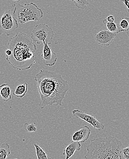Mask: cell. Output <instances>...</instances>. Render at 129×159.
I'll list each match as a JSON object with an SVG mask.
<instances>
[{
    "instance_id": "obj_21",
    "label": "cell",
    "mask_w": 129,
    "mask_h": 159,
    "mask_svg": "<svg viewBox=\"0 0 129 159\" xmlns=\"http://www.w3.org/2000/svg\"><path fill=\"white\" fill-rule=\"evenodd\" d=\"M106 19L109 22H114L115 21V18L112 15H108Z\"/></svg>"
},
{
    "instance_id": "obj_20",
    "label": "cell",
    "mask_w": 129,
    "mask_h": 159,
    "mask_svg": "<svg viewBox=\"0 0 129 159\" xmlns=\"http://www.w3.org/2000/svg\"><path fill=\"white\" fill-rule=\"evenodd\" d=\"M122 155L125 159H129V146L123 149Z\"/></svg>"
},
{
    "instance_id": "obj_24",
    "label": "cell",
    "mask_w": 129,
    "mask_h": 159,
    "mask_svg": "<svg viewBox=\"0 0 129 159\" xmlns=\"http://www.w3.org/2000/svg\"><path fill=\"white\" fill-rule=\"evenodd\" d=\"M127 34L129 38V30L128 31H127Z\"/></svg>"
},
{
    "instance_id": "obj_8",
    "label": "cell",
    "mask_w": 129,
    "mask_h": 159,
    "mask_svg": "<svg viewBox=\"0 0 129 159\" xmlns=\"http://www.w3.org/2000/svg\"><path fill=\"white\" fill-rule=\"evenodd\" d=\"M116 35L117 34L102 30L94 35V39L99 45L108 47L113 43Z\"/></svg>"
},
{
    "instance_id": "obj_15",
    "label": "cell",
    "mask_w": 129,
    "mask_h": 159,
    "mask_svg": "<svg viewBox=\"0 0 129 159\" xmlns=\"http://www.w3.org/2000/svg\"><path fill=\"white\" fill-rule=\"evenodd\" d=\"M10 154V146L8 143H3L0 146V159H7Z\"/></svg>"
},
{
    "instance_id": "obj_7",
    "label": "cell",
    "mask_w": 129,
    "mask_h": 159,
    "mask_svg": "<svg viewBox=\"0 0 129 159\" xmlns=\"http://www.w3.org/2000/svg\"><path fill=\"white\" fill-rule=\"evenodd\" d=\"M72 113L76 118L84 120L99 131L102 130L104 129L105 125L98 121L94 116L85 113L79 109L74 110L72 111Z\"/></svg>"
},
{
    "instance_id": "obj_2",
    "label": "cell",
    "mask_w": 129,
    "mask_h": 159,
    "mask_svg": "<svg viewBox=\"0 0 129 159\" xmlns=\"http://www.w3.org/2000/svg\"><path fill=\"white\" fill-rule=\"evenodd\" d=\"M7 45L12 53L6 57V60L14 69L28 70L36 62L34 53L37 47L28 34L18 33L9 39Z\"/></svg>"
},
{
    "instance_id": "obj_5",
    "label": "cell",
    "mask_w": 129,
    "mask_h": 159,
    "mask_svg": "<svg viewBox=\"0 0 129 159\" xmlns=\"http://www.w3.org/2000/svg\"><path fill=\"white\" fill-rule=\"evenodd\" d=\"M33 41L37 44L46 43L51 45L54 36V33L52 28L45 24L36 25L31 34Z\"/></svg>"
},
{
    "instance_id": "obj_14",
    "label": "cell",
    "mask_w": 129,
    "mask_h": 159,
    "mask_svg": "<svg viewBox=\"0 0 129 159\" xmlns=\"http://www.w3.org/2000/svg\"><path fill=\"white\" fill-rule=\"evenodd\" d=\"M28 89V84L26 82H25L23 84L19 85L17 87L15 91L13 92V95L19 98H23L26 94Z\"/></svg>"
},
{
    "instance_id": "obj_23",
    "label": "cell",
    "mask_w": 129,
    "mask_h": 159,
    "mask_svg": "<svg viewBox=\"0 0 129 159\" xmlns=\"http://www.w3.org/2000/svg\"><path fill=\"white\" fill-rule=\"evenodd\" d=\"M21 0H8L9 2H10L11 4L12 5H15L16 3L18 2H20Z\"/></svg>"
},
{
    "instance_id": "obj_18",
    "label": "cell",
    "mask_w": 129,
    "mask_h": 159,
    "mask_svg": "<svg viewBox=\"0 0 129 159\" xmlns=\"http://www.w3.org/2000/svg\"><path fill=\"white\" fill-rule=\"evenodd\" d=\"M119 25L124 32L128 31L129 30V18H122Z\"/></svg>"
},
{
    "instance_id": "obj_17",
    "label": "cell",
    "mask_w": 129,
    "mask_h": 159,
    "mask_svg": "<svg viewBox=\"0 0 129 159\" xmlns=\"http://www.w3.org/2000/svg\"><path fill=\"white\" fill-rule=\"evenodd\" d=\"M74 3L76 7L81 9H83L89 5L88 0H69Z\"/></svg>"
},
{
    "instance_id": "obj_22",
    "label": "cell",
    "mask_w": 129,
    "mask_h": 159,
    "mask_svg": "<svg viewBox=\"0 0 129 159\" xmlns=\"http://www.w3.org/2000/svg\"><path fill=\"white\" fill-rule=\"evenodd\" d=\"M121 1L126 5V7L127 8L128 11L129 13V0H121Z\"/></svg>"
},
{
    "instance_id": "obj_10",
    "label": "cell",
    "mask_w": 129,
    "mask_h": 159,
    "mask_svg": "<svg viewBox=\"0 0 129 159\" xmlns=\"http://www.w3.org/2000/svg\"><path fill=\"white\" fill-rule=\"evenodd\" d=\"M91 130L88 126H82L73 134L72 140L73 141L78 142L81 143H85L89 138Z\"/></svg>"
},
{
    "instance_id": "obj_13",
    "label": "cell",
    "mask_w": 129,
    "mask_h": 159,
    "mask_svg": "<svg viewBox=\"0 0 129 159\" xmlns=\"http://www.w3.org/2000/svg\"><path fill=\"white\" fill-rule=\"evenodd\" d=\"M103 23L110 32L114 33L117 34L122 32H124L123 29L120 27V25H117L114 22H109L106 20V19H105L103 20Z\"/></svg>"
},
{
    "instance_id": "obj_1",
    "label": "cell",
    "mask_w": 129,
    "mask_h": 159,
    "mask_svg": "<svg viewBox=\"0 0 129 159\" xmlns=\"http://www.w3.org/2000/svg\"><path fill=\"white\" fill-rule=\"evenodd\" d=\"M40 97V109L56 104L61 106L69 90L68 82L61 75L55 72L40 69L35 77Z\"/></svg>"
},
{
    "instance_id": "obj_19",
    "label": "cell",
    "mask_w": 129,
    "mask_h": 159,
    "mask_svg": "<svg viewBox=\"0 0 129 159\" xmlns=\"http://www.w3.org/2000/svg\"><path fill=\"white\" fill-rule=\"evenodd\" d=\"M24 128L26 131L30 133L35 132L37 131V127L33 123H31V124H29L28 123H25L24 124Z\"/></svg>"
},
{
    "instance_id": "obj_6",
    "label": "cell",
    "mask_w": 129,
    "mask_h": 159,
    "mask_svg": "<svg viewBox=\"0 0 129 159\" xmlns=\"http://www.w3.org/2000/svg\"><path fill=\"white\" fill-rule=\"evenodd\" d=\"M19 28V22L10 10H7L0 19V35L10 36Z\"/></svg>"
},
{
    "instance_id": "obj_11",
    "label": "cell",
    "mask_w": 129,
    "mask_h": 159,
    "mask_svg": "<svg viewBox=\"0 0 129 159\" xmlns=\"http://www.w3.org/2000/svg\"><path fill=\"white\" fill-rule=\"evenodd\" d=\"M81 147V143L72 141L63 150L62 155H65V159H69L74 155L76 150L80 151Z\"/></svg>"
},
{
    "instance_id": "obj_4",
    "label": "cell",
    "mask_w": 129,
    "mask_h": 159,
    "mask_svg": "<svg viewBox=\"0 0 129 159\" xmlns=\"http://www.w3.org/2000/svg\"><path fill=\"white\" fill-rule=\"evenodd\" d=\"M12 14L21 25L30 21L38 22L43 17L42 10L33 2L15 5Z\"/></svg>"
},
{
    "instance_id": "obj_9",
    "label": "cell",
    "mask_w": 129,
    "mask_h": 159,
    "mask_svg": "<svg viewBox=\"0 0 129 159\" xmlns=\"http://www.w3.org/2000/svg\"><path fill=\"white\" fill-rule=\"evenodd\" d=\"M43 44L44 47L41 55L43 63L47 66H53L57 61V56L49 46L48 44L46 43H44Z\"/></svg>"
},
{
    "instance_id": "obj_16",
    "label": "cell",
    "mask_w": 129,
    "mask_h": 159,
    "mask_svg": "<svg viewBox=\"0 0 129 159\" xmlns=\"http://www.w3.org/2000/svg\"><path fill=\"white\" fill-rule=\"evenodd\" d=\"M35 147L36 150V156L38 159H48L51 158L48 156L47 153L37 143H35Z\"/></svg>"
},
{
    "instance_id": "obj_3",
    "label": "cell",
    "mask_w": 129,
    "mask_h": 159,
    "mask_svg": "<svg viewBox=\"0 0 129 159\" xmlns=\"http://www.w3.org/2000/svg\"><path fill=\"white\" fill-rule=\"evenodd\" d=\"M122 145L121 141L114 137L93 139L87 145L86 159H122Z\"/></svg>"
},
{
    "instance_id": "obj_12",
    "label": "cell",
    "mask_w": 129,
    "mask_h": 159,
    "mask_svg": "<svg viewBox=\"0 0 129 159\" xmlns=\"http://www.w3.org/2000/svg\"><path fill=\"white\" fill-rule=\"evenodd\" d=\"M0 95L3 100L8 102L12 99L11 89L8 84H3L0 85Z\"/></svg>"
}]
</instances>
